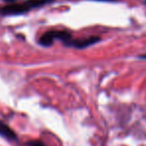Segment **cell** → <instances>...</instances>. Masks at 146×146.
Segmentation results:
<instances>
[{
	"label": "cell",
	"instance_id": "1",
	"mask_svg": "<svg viewBox=\"0 0 146 146\" xmlns=\"http://www.w3.org/2000/svg\"><path fill=\"white\" fill-rule=\"evenodd\" d=\"M54 0H25L23 2L12 3V4L3 6L0 9V13L3 15H20L27 13L32 9L42 7Z\"/></svg>",
	"mask_w": 146,
	"mask_h": 146
},
{
	"label": "cell",
	"instance_id": "2",
	"mask_svg": "<svg viewBox=\"0 0 146 146\" xmlns=\"http://www.w3.org/2000/svg\"><path fill=\"white\" fill-rule=\"evenodd\" d=\"M99 40H100L99 37H95V36H91V37H88V38H83V39L72 38L66 46H73L75 47V48H85V47H88L92 44H95Z\"/></svg>",
	"mask_w": 146,
	"mask_h": 146
},
{
	"label": "cell",
	"instance_id": "3",
	"mask_svg": "<svg viewBox=\"0 0 146 146\" xmlns=\"http://www.w3.org/2000/svg\"><path fill=\"white\" fill-rule=\"evenodd\" d=\"M0 135L8 140L16 139V134H15V132L13 131L7 124H5L4 122L1 121V120H0Z\"/></svg>",
	"mask_w": 146,
	"mask_h": 146
},
{
	"label": "cell",
	"instance_id": "4",
	"mask_svg": "<svg viewBox=\"0 0 146 146\" xmlns=\"http://www.w3.org/2000/svg\"><path fill=\"white\" fill-rule=\"evenodd\" d=\"M26 146H46L42 141H39V140H32V141H29L26 143Z\"/></svg>",
	"mask_w": 146,
	"mask_h": 146
},
{
	"label": "cell",
	"instance_id": "5",
	"mask_svg": "<svg viewBox=\"0 0 146 146\" xmlns=\"http://www.w3.org/2000/svg\"><path fill=\"white\" fill-rule=\"evenodd\" d=\"M96 1H104V2H113V1H118V0H96Z\"/></svg>",
	"mask_w": 146,
	"mask_h": 146
},
{
	"label": "cell",
	"instance_id": "6",
	"mask_svg": "<svg viewBox=\"0 0 146 146\" xmlns=\"http://www.w3.org/2000/svg\"><path fill=\"white\" fill-rule=\"evenodd\" d=\"M140 58H142V59H146V54H144V55H142V56H140Z\"/></svg>",
	"mask_w": 146,
	"mask_h": 146
},
{
	"label": "cell",
	"instance_id": "7",
	"mask_svg": "<svg viewBox=\"0 0 146 146\" xmlns=\"http://www.w3.org/2000/svg\"><path fill=\"white\" fill-rule=\"evenodd\" d=\"M4 1H7V2H13L15 0H4Z\"/></svg>",
	"mask_w": 146,
	"mask_h": 146
},
{
	"label": "cell",
	"instance_id": "8",
	"mask_svg": "<svg viewBox=\"0 0 146 146\" xmlns=\"http://www.w3.org/2000/svg\"><path fill=\"white\" fill-rule=\"evenodd\" d=\"M145 2H146V0H145Z\"/></svg>",
	"mask_w": 146,
	"mask_h": 146
}]
</instances>
